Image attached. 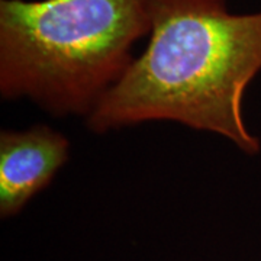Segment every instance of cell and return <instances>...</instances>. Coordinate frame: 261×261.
Masks as SVG:
<instances>
[{"mask_svg":"<svg viewBox=\"0 0 261 261\" xmlns=\"http://www.w3.org/2000/svg\"><path fill=\"white\" fill-rule=\"evenodd\" d=\"M145 51L86 118L96 134L173 121L258 154L243 97L261 71V12L233 15L225 0H149Z\"/></svg>","mask_w":261,"mask_h":261,"instance_id":"1","label":"cell"},{"mask_svg":"<svg viewBox=\"0 0 261 261\" xmlns=\"http://www.w3.org/2000/svg\"><path fill=\"white\" fill-rule=\"evenodd\" d=\"M149 31V0H0V94L87 118Z\"/></svg>","mask_w":261,"mask_h":261,"instance_id":"2","label":"cell"},{"mask_svg":"<svg viewBox=\"0 0 261 261\" xmlns=\"http://www.w3.org/2000/svg\"><path fill=\"white\" fill-rule=\"evenodd\" d=\"M70 155V141L45 123L0 132V216L18 215L53 181Z\"/></svg>","mask_w":261,"mask_h":261,"instance_id":"3","label":"cell"}]
</instances>
